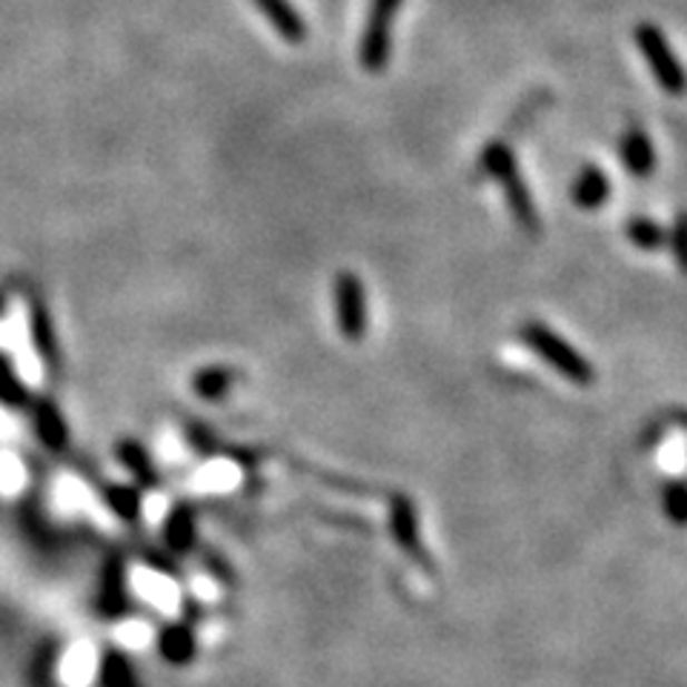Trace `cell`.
<instances>
[{
    "instance_id": "obj_2",
    "label": "cell",
    "mask_w": 687,
    "mask_h": 687,
    "mask_svg": "<svg viewBox=\"0 0 687 687\" xmlns=\"http://www.w3.org/2000/svg\"><path fill=\"white\" fill-rule=\"evenodd\" d=\"M634 43L648 60L650 75L659 84V89L670 98H685L687 95V69L681 67L679 55L670 47L668 35L656 27L654 20H641L634 29Z\"/></svg>"
},
{
    "instance_id": "obj_9",
    "label": "cell",
    "mask_w": 687,
    "mask_h": 687,
    "mask_svg": "<svg viewBox=\"0 0 687 687\" xmlns=\"http://www.w3.org/2000/svg\"><path fill=\"white\" fill-rule=\"evenodd\" d=\"M570 198L579 209H599L605 200L610 198V178L605 175V169L599 167H585L576 175L573 187H570Z\"/></svg>"
},
{
    "instance_id": "obj_14",
    "label": "cell",
    "mask_w": 687,
    "mask_h": 687,
    "mask_svg": "<svg viewBox=\"0 0 687 687\" xmlns=\"http://www.w3.org/2000/svg\"><path fill=\"white\" fill-rule=\"evenodd\" d=\"M670 244H674L676 264H679L681 273L687 275V213L676 215L674 233H670Z\"/></svg>"
},
{
    "instance_id": "obj_4",
    "label": "cell",
    "mask_w": 687,
    "mask_h": 687,
    "mask_svg": "<svg viewBox=\"0 0 687 687\" xmlns=\"http://www.w3.org/2000/svg\"><path fill=\"white\" fill-rule=\"evenodd\" d=\"M521 341H524L541 361H548L556 373L573 381V384L588 387V384L596 381L593 364H590L573 344H568L559 333H553V330L539 324V321H528V324L521 327Z\"/></svg>"
},
{
    "instance_id": "obj_6",
    "label": "cell",
    "mask_w": 687,
    "mask_h": 687,
    "mask_svg": "<svg viewBox=\"0 0 687 687\" xmlns=\"http://www.w3.org/2000/svg\"><path fill=\"white\" fill-rule=\"evenodd\" d=\"M390 528H393L395 541L399 548L415 559L424 570H433V561L428 559L424 553V544H421V533H419V516H415V504L408 499V495H395L393 508H390Z\"/></svg>"
},
{
    "instance_id": "obj_3",
    "label": "cell",
    "mask_w": 687,
    "mask_h": 687,
    "mask_svg": "<svg viewBox=\"0 0 687 687\" xmlns=\"http://www.w3.org/2000/svg\"><path fill=\"white\" fill-rule=\"evenodd\" d=\"M404 0H370L367 20L361 29L359 63L364 72L381 75L393 60L395 20H399Z\"/></svg>"
},
{
    "instance_id": "obj_17",
    "label": "cell",
    "mask_w": 687,
    "mask_h": 687,
    "mask_svg": "<svg viewBox=\"0 0 687 687\" xmlns=\"http://www.w3.org/2000/svg\"><path fill=\"white\" fill-rule=\"evenodd\" d=\"M109 499H112V508L124 516H135V510H138V499H135V493H129V490L115 488L112 493H109Z\"/></svg>"
},
{
    "instance_id": "obj_5",
    "label": "cell",
    "mask_w": 687,
    "mask_h": 687,
    "mask_svg": "<svg viewBox=\"0 0 687 687\" xmlns=\"http://www.w3.org/2000/svg\"><path fill=\"white\" fill-rule=\"evenodd\" d=\"M367 293L355 273H338L335 278V321L344 338L361 341L370 324Z\"/></svg>"
},
{
    "instance_id": "obj_12",
    "label": "cell",
    "mask_w": 687,
    "mask_h": 687,
    "mask_svg": "<svg viewBox=\"0 0 687 687\" xmlns=\"http://www.w3.org/2000/svg\"><path fill=\"white\" fill-rule=\"evenodd\" d=\"M229 381H233V375L227 370H204L195 379V387H198V395H204V399H218L220 393H227Z\"/></svg>"
},
{
    "instance_id": "obj_8",
    "label": "cell",
    "mask_w": 687,
    "mask_h": 687,
    "mask_svg": "<svg viewBox=\"0 0 687 687\" xmlns=\"http://www.w3.org/2000/svg\"><path fill=\"white\" fill-rule=\"evenodd\" d=\"M255 7L264 18L269 20V27L287 40V43H304L310 35L307 20L289 0H255Z\"/></svg>"
},
{
    "instance_id": "obj_7",
    "label": "cell",
    "mask_w": 687,
    "mask_h": 687,
    "mask_svg": "<svg viewBox=\"0 0 687 687\" xmlns=\"http://www.w3.org/2000/svg\"><path fill=\"white\" fill-rule=\"evenodd\" d=\"M619 153L630 175H636V178H648V175H654L656 149H654L650 135L645 133V127L630 124V127L625 129L619 138Z\"/></svg>"
},
{
    "instance_id": "obj_15",
    "label": "cell",
    "mask_w": 687,
    "mask_h": 687,
    "mask_svg": "<svg viewBox=\"0 0 687 687\" xmlns=\"http://www.w3.org/2000/svg\"><path fill=\"white\" fill-rule=\"evenodd\" d=\"M23 399H27V395L20 390L18 379H14L12 370L7 367V361L0 359V401H7V404H20Z\"/></svg>"
},
{
    "instance_id": "obj_13",
    "label": "cell",
    "mask_w": 687,
    "mask_h": 687,
    "mask_svg": "<svg viewBox=\"0 0 687 687\" xmlns=\"http://www.w3.org/2000/svg\"><path fill=\"white\" fill-rule=\"evenodd\" d=\"M665 513H668L674 521H679V524H685L687 521V484L676 481V484H670V488L665 490Z\"/></svg>"
},
{
    "instance_id": "obj_16",
    "label": "cell",
    "mask_w": 687,
    "mask_h": 687,
    "mask_svg": "<svg viewBox=\"0 0 687 687\" xmlns=\"http://www.w3.org/2000/svg\"><path fill=\"white\" fill-rule=\"evenodd\" d=\"M167 639L169 641H164V654H167L169 659H175V661L187 659L189 650H193V639H189L187 630H173Z\"/></svg>"
},
{
    "instance_id": "obj_11",
    "label": "cell",
    "mask_w": 687,
    "mask_h": 687,
    "mask_svg": "<svg viewBox=\"0 0 687 687\" xmlns=\"http://www.w3.org/2000/svg\"><path fill=\"white\" fill-rule=\"evenodd\" d=\"M35 421H38L40 441H43L47 448L60 450L67 444V424H63V419H60V413L52 404H40Z\"/></svg>"
},
{
    "instance_id": "obj_10",
    "label": "cell",
    "mask_w": 687,
    "mask_h": 687,
    "mask_svg": "<svg viewBox=\"0 0 687 687\" xmlns=\"http://www.w3.org/2000/svg\"><path fill=\"white\" fill-rule=\"evenodd\" d=\"M628 238L634 247L645 249V253H656V249L665 247L668 233H665V227H661L659 220H654V218H630Z\"/></svg>"
},
{
    "instance_id": "obj_1",
    "label": "cell",
    "mask_w": 687,
    "mask_h": 687,
    "mask_svg": "<svg viewBox=\"0 0 687 687\" xmlns=\"http://www.w3.org/2000/svg\"><path fill=\"white\" fill-rule=\"evenodd\" d=\"M479 167L499 180L504 195H508L510 213L519 220V227L530 235L539 233V213H536L533 195H530L528 184L521 180L513 149H510L508 144H501V140H493V144H488L484 153L479 155Z\"/></svg>"
}]
</instances>
